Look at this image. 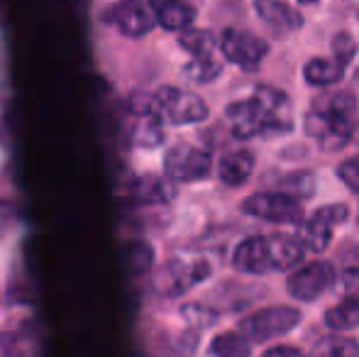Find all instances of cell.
<instances>
[{
	"mask_svg": "<svg viewBox=\"0 0 359 357\" xmlns=\"http://www.w3.org/2000/svg\"><path fill=\"white\" fill-rule=\"evenodd\" d=\"M357 100L352 93H332L316 100L306 115V133L323 147H340L357 128Z\"/></svg>",
	"mask_w": 359,
	"mask_h": 357,
	"instance_id": "1",
	"label": "cell"
},
{
	"mask_svg": "<svg viewBox=\"0 0 359 357\" xmlns=\"http://www.w3.org/2000/svg\"><path fill=\"white\" fill-rule=\"evenodd\" d=\"M151 113L159 123L194 125L208 118V105L189 90L161 86L156 93H151Z\"/></svg>",
	"mask_w": 359,
	"mask_h": 357,
	"instance_id": "2",
	"label": "cell"
},
{
	"mask_svg": "<svg viewBox=\"0 0 359 357\" xmlns=\"http://www.w3.org/2000/svg\"><path fill=\"white\" fill-rule=\"evenodd\" d=\"M301 323V311L291 306H269L257 314H250L237 323V333L247 343H264L276 335H284Z\"/></svg>",
	"mask_w": 359,
	"mask_h": 357,
	"instance_id": "3",
	"label": "cell"
},
{
	"mask_svg": "<svg viewBox=\"0 0 359 357\" xmlns=\"http://www.w3.org/2000/svg\"><path fill=\"white\" fill-rule=\"evenodd\" d=\"M210 276L205 260H169L154 274V289L161 296H181Z\"/></svg>",
	"mask_w": 359,
	"mask_h": 357,
	"instance_id": "4",
	"label": "cell"
},
{
	"mask_svg": "<svg viewBox=\"0 0 359 357\" xmlns=\"http://www.w3.org/2000/svg\"><path fill=\"white\" fill-rule=\"evenodd\" d=\"M213 159L205 149L194 144H174L164 157V174L169 181L179 184H194L208 177Z\"/></svg>",
	"mask_w": 359,
	"mask_h": 357,
	"instance_id": "5",
	"label": "cell"
},
{
	"mask_svg": "<svg viewBox=\"0 0 359 357\" xmlns=\"http://www.w3.org/2000/svg\"><path fill=\"white\" fill-rule=\"evenodd\" d=\"M242 210L257 220L266 223H298L301 220V203L298 198L281 191H262L242 203Z\"/></svg>",
	"mask_w": 359,
	"mask_h": 357,
	"instance_id": "6",
	"label": "cell"
},
{
	"mask_svg": "<svg viewBox=\"0 0 359 357\" xmlns=\"http://www.w3.org/2000/svg\"><path fill=\"white\" fill-rule=\"evenodd\" d=\"M335 276H337L335 267H332L330 262L316 260V262L293 271L286 281V289H288V294L298 301H316L335 284Z\"/></svg>",
	"mask_w": 359,
	"mask_h": 357,
	"instance_id": "7",
	"label": "cell"
},
{
	"mask_svg": "<svg viewBox=\"0 0 359 357\" xmlns=\"http://www.w3.org/2000/svg\"><path fill=\"white\" fill-rule=\"evenodd\" d=\"M222 57L240 69H257L269 54V44L245 29H227L220 39Z\"/></svg>",
	"mask_w": 359,
	"mask_h": 357,
	"instance_id": "8",
	"label": "cell"
},
{
	"mask_svg": "<svg viewBox=\"0 0 359 357\" xmlns=\"http://www.w3.org/2000/svg\"><path fill=\"white\" fill-rule=\"evenodd\" d=\"M225 118L227 125H230L232 137L237 140H252L257 135L266 133V118L255 98L230 103L225 108Z\"/></svg>",
	"mask_w": 359,
	"mask_h": 357,
	"instance_id": "9",
	"label": "cell"
},
{
	"mask_svg": "<svg viewBox=\"0 0 359 357\" xmlns=\"http://www.w3.org/2000/svg\"><path fill=\"white\" fill-rule=\"evenodd\" d=\"M110 22L118 25V29L128 37H144L151 32L156 25V13L151 3H142V0H130V3H120L113 8V18Z\"/></svg>",
	"mask_w": 359,
	"mask_h": 357,
	"instance_id": "10",
	"label": "cell"
},
{
	"mask_svg": "<svg viewBox=\"0 0 359 357\" xmlns=\"http://www.w3.org/2000/svg\"><path fill=\"white\" fill-rule=\"evenodd\" d=\"M255 100L266 118V133H286V130H291V120H288V95L284 90L271 88V86H259L255 93Z\"/></svg>",
	"mask_w": 359,
	"mask_h": 357,
	"instance_id": "11",
	"label": "cell"
},
{
	"mask_svg": "<svg viewBox=\"0 0 359 357\" xmlns=\"http://www.w3.org/2000/svg\"><path fill=\"white\" fill-rule=\"evenodd\" d=\"M232 264L245 274H266L271 269V257H269V243L262 235L242 240L235 248L232 255Z\"/></svg>",
	"mask_w": 359,
	"mask_h": 357,
	"instance_id": "12",
	"label": "cell"
},
{
	"mask_svg": "<svg viewBox=\"0 0 359 357\" xmlns=\"http://www.w3.org/2000/svg\"><path fill=\"white\" fill-rule=\"evenodd\" d=\"M128 196L135 203L142 206H156V203H169L174 196V186L169 179L156 177V174H140L130 181Z\"/></svg>",
	"mask_w": 359,
	"mask_h": 357,
	"instance_id": "13",
	"label": "cell"
},
{
	"mask_svg": "<svg viewBox=\"0 0 359 357\" xmlns=\"http://www.w3.org/2000/svg\"><path fill=\"white\" fill-rule=\"evenodd\" d=\"M255 10L264 22H269L279 32H296V29L303 27V15L293 5L276 3V0H259Z\"/></svg>",
	"mask_w": 359,
	"mask_h": 357,
	"instance_id": "14",
	"label": "cell"
},
{
	"mask_svg": "<svg viewBox=\"0 0 359 357\" xmlns=\"http://www.w3.org/2000/svg\"><path fill=\"white\" fill-rule=\"evenodd\" d=\"M255 154L250 149H237V152H230L220 159L217 164V174H220V181L227 186H242L247 184V179L255 172Z\"/></svg>",
	"mask_w": 359,
	"mask_h": 357,
	"instance_id": "15",
	"label": "cell"
},
{
	"mask_svg": "<svg viewBox=\"0 0 359 357\" xmlns=\"http://www.w3.org/2000/svg\"><path fill=\"white\" fill-rule=\"evenodd\" d=\"M269 243V257H271V269H291L303 260V248L296 243L293 235L276 233L271 238H266Z\"/></svg>",
	"mask_w": 359,
	"mask_h": 357,
	"instance_id": "16",
	"label": "cell"
},
{
	"mask_svg": "<svg viewBox=\"0 0 359 357\" xmlns=\"http://www.w3.org/2000/svg\"><path fill=\"white\" fill-rule=\"evenodd\" d=\"M154 13H156V22L161 25L164 29H186L191 27V22L196 20L198 10L189 3H181V0H166V3L154 5Z\"/></svg>",
	"mask_w": 359,
	"mask_h": 357,
	"instance_id": "17",
	"label": "cell"
},
{
	"mask_svg": "<svg viewBox=\"0 0 359 357\" xmlns=\"http://www.w3.org/2000/svg\"><path fill=\"white\" fill-rule=\"evenodd\" d=\"M293 238H296V243L303 248V252H306V250H311V252H323L332 240V228L311 215L306 223H298V230Z\"/></svg>",
	"mask_w": 359,
	"mask_h": 357,
	"instance_id": "18",
	"label": "cell"
},
{
	"mask_svg": "<svg viewBox=\"0 0 359 357\" xmlns=\"http://www.w3.org/2000/svg\"><path fill=\"white\" fill-rule=\"evenodd\" d=\"M342 74H345V67L342 64H337L335 59H311V62L303 67V76H306V81L311 83V86H332V83H337L342 79Z\"/></svg>",
	"mask_w": 359,
	"mask_h": 357,
	"instance_id": "19",
	"label": "cell"
},
{
	"mask_svg": "<svg viewBox=\"0 0 359 357\" xmlns=\"http://www.w3.org/2000/svg\"><path fill=\"white\" fill-rule=\"evenodd\" d=\"M325 325L332 330H355L359 328V294L347 296L330 311H325Z\"/></svg>",
	"mask_w": 359,
	"mask_h": 357,
	"instance_id": "20",
	"label": "cell"
},
{
	"mask_svg": "<svg viewBox=\"0 0 359 357\" xmlns=\"http://www.w3.org/2000/svg\"><path fill=\"white\" fill-rule=\"evenodd\" d=\"M308 357H359V343L350 335H325L313 345Z\"/></svg>",
	"mask_w": 359,
	"mask_h": 357,
	"instance_id": "21",
	"label": "cell"
},
{
	"mask_svg": "<svg viewBox=\"0 0 359 357\" xmlns=\"http://www.w3.org/2000/svg\"><path fill=\"white\" fill-rule=\"evenodd\" d=\"M210 355L213 357H250L252 343H247L240 333H220L210 343Z\"/></svg>",
	"mask_w": 359,
	"mask_h": 357,
	"instance_id": "22",
	"label": "cell"
},
{
	"mask_svg": "<svg viewBox=\"0 0 359 357\" xmlns=\"http://www.w3.org/2000/svg\"><path fill=\"white\" fill-rule=\"evenodd\" d=\"M179 44L194 59L213 57V49H215V39L208 29H186V32H181Z\"/></svg>",
	"mask_w": 359,
	"mask_h": 357,
	"instance_id": "23",
	"label": "cell"
},
{
	"mask_svg": "<svg viewBox=\"0 0 359 357\" xmlns=\"http://www.w3.org/2000/svg\"><path fill=\"white\" fill-rule=\"evenodd\" d=\"M222 72V64L217 62L213 57H205V59H194V62L186 67V76L191 79L194 83H208L215 81Z\"/></svg>",
	"mask_w": 359,
	"mask_h": 357,
	"instance_id": "24",
	"label": "cell"
},
{
	"mask_svg": "<svg viewBox=\"0 0 359 357\" xmlns=\"http://www.w3.org/2000/svg\"><path fill=\"white\" fill-rule=\"evenodd\" d=\"M164 140L161 133V123L156 118H140V128L135 133V142L142 144V147H156Z\"/></svg>",
	"mask_w": 359,
	"mask_h": 357,
	"instance_id": "25",
	"label": "cell"
},
{
	"mask_svg": "<svg viewBox=\"0 0 359 357\" xmlns=\"http://www.w3.org/2000/svg\"><path fill=\"white\" fill-rule=\"evenodd\" d=\"M181 314H184V318L189 321L191 325H194V330H201V328H208V325H213L217 321V314L215 311H210L208 306L203 304H189L181 309Z\"/></svg>",
	"mask_w": 359,
	"mask_h": 357,
	"instance_id": "26",
	"label": "cell"
},
{
	"mask_svg": "<svg viewBox=\"0 0 359 357\" xmlns=\"http://www.w3.org/2000/svg\"><path fill=\"white\" fill-rule=\"evenodd\" d=\"M198 348V333L194 328L186 330V333H179V338H174L166 348V355L169 357H191Z\"/></svg>",
	"mask_w": 359,
	"mask_h": 357,
	"instance_id": "27",
	"label": "cell"
},
{
	"mask_svg": "<svg viewBox=\"0 0 359 357\" xmlns=\"http://www.w3.org/2000/svg\"><path fill=\"white\" fill-rule=\"evenodd\" d=\"M281 186H284V191H281V194H288V196H293V198H296V196H311L313 194V177L311 174H288L286 179H281L279 181Z\"/></svg>",
	"mask_w": 359,
	"mask_h": 357,
	"instance_id": "28",
	"label": "cell"
},
{
	"mask_svg": "<svg viewBox=\"0 0 359 357\" xmlns=\"http://www.w3.org/2000/svg\"><path fill=\"white\" fill-rule=\"evenodd\" d=\"M347 215H350V208H347L345 203H332V206H323V208H318L316 213H313V218L323 220V223L330 225V228L335 230L337 225L345 223Z\"/></svg>",
	"mask_w": 359,
	"mask_h": 357,
	"instance_id": "29",
	"label": "cell"
},
{
	"mask_svg": "<svg viewBox=\"0 0 359 357\" xmlns=\"http://www.w3.org/2000/svg\"><path fill=\"white\" fill-rule=\"evenodd\" d=\"M332 52H335V62L347 67L350 59H355V54H357V44H355V39H352V34H342V32L337 34V37L332 39Z\"/></svg>",
	"mask_w": 359,
	"mask_h": 357,
	"instance_id": "30",
	"label": "cell"
},
{
	"mask_svg": "<svg viewBox=\"0 0 359 357\" xmlns=\"http://www.w3.org/2000/svg\"><path fill=\"white\" fill-rule=\"evenodd\" d=\"M151 260H154V255H151L149 245L135 243L133 248H130V264H133L135 271H147L151 267Z\"/></svg>",
	"mask_w": 359,
	"mask_h": 357,
	"instance_id": "31",
	"label": "cell"
},
{
	"mask_svg": "<svg viewBox=\"0 0 359 357\" xmlns=\"http://www.w3.org/2000/svg\"><path fill=\"white\" fill-rule=\"evenodd\" d=\"M337 177L352 191H359V157H352L337 167Z\"/></svg>",
	"mask_w": 359,
	"mask_h": 357,
	"instance_id": "32",
	"label": "cell"
},
{
	"mask_svg": "<svg viewBox=\"0 0 359 357\" xmlns=\"http://www.w3.org/2000/svg\"><path fill=\"white\" fill-rule=\"evenodd\" d=\"M0 357H25L20 340L10 333H0Z\"/></svg>",
	"mask_w": 359,
	"mask_h": 357,
	"instance_id": "33",
	"label": "cell"
},
{
	"mask_svg": "<svg viewBox=\"0 0 359 357\" xmlns=\"http://www.w3.org/2000/svg\"><path fill=\"white\" fill-rule=\"evenodd\" d=\"M340 281H342V286H345L347 294L357 296L359 294V267L345 269V271H342V276H340Z\"/></svg>",
	"mask_w": 359,
	"mask_h": 357,
	"instance_id": "34",
	"label": "cell"
},
{
	"mask_svg": "<svg viewBox=\"0 0 359 357\" xmlns=\"http://www.w3.org/2000/svg\"><path fill=\"white\" fill-rule=\"evenodd\" d=\"M15 215H18L15 213V206L8 203V201H0V235L15 223Z\"/></svg>",
	"mask_w": 359,
	"mask_h": 357,
	"instance_id": "35",
	"label": "cell"
},
{
	"mask_svg": "<svg viewBox=\"0 0 359 357\" xmlns=\"http://www.w3.org/2000/svg\"><path fill=\"white\" fill-rule=\"evenodd\" d=\"M262 357H306L301 353V350H296V348H291V345H279V348H271V350H266Z\"/></svg>",
	"mask_w": 359,
	"mask_h": 357,
	"instance_id": "36",
	"label": "cell"
},
{
	"mask_svg": "<svg viewBox=\"0 0 359 357\" xmlns=\"http://www.w3.org/2000/svg\"><path fill=\"white\" fill-rule=\"evenodd\" d=\"M357 76H359V69H357Z\"/></svg>",
	"mask_w": 359,
	"mask_h": 357,
	"instance_id": "37",
	"label": "cell"
}]
</instances>
